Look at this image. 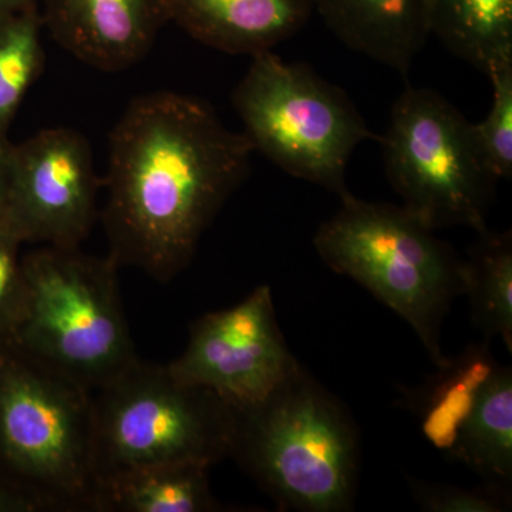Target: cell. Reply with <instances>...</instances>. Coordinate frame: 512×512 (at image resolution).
I'll use <instances>...</instances> for the list:
<instances>
[{
  "mask_svg": "<svg viewBox=\"0 0 512 512\" xmlns=\"http://www.w3.org/2000/svg\"><path fill=\"white\" fill-rule=\"evenodd\" d=\"M42 26L39 6L0 16V141L42 72Z\"/></svg>",
  "mask_w": 512,
  "mask_h": 512,
  "instance_id": "19",
  "label": "cell"
},
{
  "mask_svg": "<svg viewBox=\"0 0 512 512\" xmlns=\"http://www.w3.org/2000/svg\"><path fill=\"white\" fill-rule=\"evenodd\" d=\"M313 9L349 49L400 73L430 37L427 0H312Z\"/></svg>",
  "mask_w": 512,
  "mask_h": 512,
  "instance_id": "13",
  "label": "cell"
},
{
  "mask_svg": "<svg viewBox=\"0 0 512 512\" xmlns=\"http://www.w3.org/2000/svg\"><path fill=\"white\" fill-rule=\"evenodd\" d=\"M493 104L487 119L471 124V136L481 161L495 180L512 175V63L490 76Z\"/></svg>",
  "mask_w": 512,
  "mask_h": 512,
  "instance_id": "20",
  "label": "cell"
},
{
  "mask_svg": "<svg viewBox=\"0 0 512 512\" xmlns=\"http://www.w3.org/2000/svg\"><path fill=\"white\" fill-rule=\"evenodd\" d=\"M299 363L279 328L271 288L261 285L232 308L195 320L184 352L168 367L238 410L264 400Z\"/></svg>",
  "mask_w": 512,
  "mask_h": 512,
  "instance_id": "9",
  "label": "cell"
},
{
  "mask_svg": "<svg viewBox=\"0 0 512 512\" xmlns=\"http://www.w3.org/2000/svg\"><path fill=\"white\" fill-rule=\"evenodd\" d=\"M380 144L387 178L406 210L434 231L487 229L497 180L478 156L471 123L440 93L407 87Z\"/></svg>",
  "mask_w": 512,
  "mask_h": 512,
  "instance_id": "8",
  "label": "cell"
},
{
  "mask_svg": "<svg viewBox=\"0 0 512 512\" xmlns=\"http://www.w3.org/2000/svg\"><path fill=\"white\" fill-rule=\"evenodd\" d=\"M313 238L320 259L406 320L431 362L443 365L441 328L466 295V259L404 207L342 198Z\"/></svg>",
  "mask_w": 512,
  "mask_h": 512,
  "instance_id": "3",
  "label": "cell"
},
{
  "mask_svg": "<svg viewBox=\"0 0 512 512\" xmlns=\"http://www.w3.org/2000/svg\"><path fill=\"white\" fill-rule=\"evenodd\" d=\"M210 470L200 464H160L121 471L97 485L94 511H222L211 490Z\"/></svg>",
  "mask_w": 512,
  "mask_h": 512,
  "instance_id": "15",
  "label": "cell"
},
{
  "mask_svg": "<svg viewBox=\"0 0 512 512\" xmlns=\"http://www.w3.org/2000/svg\"><path fill=\"white\" fill-rule=\"evenodd\" d=\"M43 26L70 55L120 72L147 55L165 23L167 0H39Z\"/></svg>",
  "mask_w": 512,
  "mask_h": 512,
  "instance_id": "11",
  "label": "cell"
},
{
  "mask_svg": "<svg viewBox=\"0 0 512 512\" xmlns=\"http://www.w3.org/2000/svg\"><path fill=\"white\" fill-rule=\"evenodd\" d=\"M229 456L281 510L355 505L360 433L348 407L299 363L261 402L235 409Z\"/></svg>",
  "mask_w": 512,
  "mask_h": 512,
  "instance_id": "2",
  "label": "cell"
},
{
  "mask_svg": "<svg viewBox=\"0 0 512 512\" xmlns=\"http://www.w3.org/2000/svg\"><path fill=\"white\" fill-rule=\"evenodd\" d=\"M235 409L168 365L137 359L93 392V453L103 478L160 464L211 467L231 453Z\"/></svg>",
  "mask_w": 512,
  "mask_h": 512,
  "instance_id": "6",
  "label": "cell"
},
{
  "mask_svg": "<svg viewBox=\"0 0 512 512\" xmlns=\"http://www.w3.org/2000/svg\"><path fill=\"white\" fill-rule=\"evenodd\" d=\"M25 244L6 217H0V343H12L25 298L23 256Z\"/></svg>",
  "mask_w": 512,
  "mask_h": 512,
  "instance_id": "22",
  "label": "cell"
},
{
  "mask_svg": "<svg viewBox=\"0 0 512 512\" xmlns=\"http://www.w3.org/2000/svg\"><path fill=\"white\" fill-rule=\"evenodd\" d=\"M43 511L50 512L39 497L0 474V512Z\"/></svg>",
  "mask_w": 512,
  "mask_h": 512,
  "instance_id": "23",
  "label": "cell"
},
{
  "mask_svg": "<svg viewBox=\"0 0 512 512\" xmlns=\"http://www.w3.org/2000/svg\"><path fill=\"white\" fill-rule=\"evenodd\" d=\"M39 6V0H0V16Z\"/></svg>",
  "mask_w": 512,
  "mask_h": 512,
  "instance_id": "25",
  "label": "cell"
},
{
  "mask_svg": "<svg viewBox=\"0 0 512 512\" xmlns=\"http://www.w3.org/2000/svg\"><path fill=\"white\" fill-rule=\"evenodd\" d=\"M500 363L487 342L467 346L410 393L409 406L420 421L424 437L450 457L460 431Z\"/></svg>",
  "mask_w": 512,
  "mask_h": 512,
  "instance_id": "14",
  "label": "cell"
},
{
  "mask_svg": "<svg viewBox=\"0 0 512 512\" xmlns=\"http://www.w3.org/2000/svg\"><path fill=\"white\" fill-rule=\"evenodd\" d=\"M466 259L471 318L485 340L500 338L512 352V235L478 232Z\"/></svg>",
  "mask_w": 512,
  "mask_h": 512,
  "instance_id": "18",
  "label": "cell"
},
{
  "mask_svg": "<svg viewBox=\"0 0 512 512\" xmlns=\"http://www.w3.org/2000/svg\"><path fill=\"white\" fill-rule=\"evenodd\" d=\"M451 458L461 461L485 483L512 487V372L498 366L460 431Z\"/></svg>",
  "mask_w": 512,
  "mask_h": 512,
  "instance_id": "17",
  "label": "cell"
},
{
  "mask_svg": "<svg viewBox=\"0 0 512 512\" xmlns=\"http://www.w3.org/2000/svg\"><path fill=\"white\" fill-rule=\"evenodd\" d=\"M254 151L204 101L173 92L131 101L110 141L103 221L111 258L174 279L244 183Z\"/></svg>",
  "mask_w": 512,
  "mask_h": 512,
  "instance_id": "1",
  "label": "cell"
},
{
  "mask_svg": "<svg viewBox=\"0 0 512 512\" xmlns=\"http://www.w3.org/2000/svg\"><path fill=\"white\" fill-rule=\"evenodd\" d=\"M170 22L229 55L255 56L291 39L313 13L312 0H167Z\"/></svg>",
  "mask_w": 512,
  "mask_h": 512,
  "instance_id": "12",
  "label": "cell"
},
{
  "mask_svg": "<svg viewBox=\"0 0 512 512\" xmlns=\"http://www.w3.org/2000/svg\"><path fill=\"white\" fill-rule=\"evenodd\" d=\"M0 474L52 511H94L93 392L0 343Z\"/></svg>",
  "mask_w": 512,
  "mask_h": 512,
  "instance_id": "4",
  "label": "cell"
},
{
  "mask_svg": "<svg viewBox=\"0 0 512 512\" xmlns=\"http://www.w3.org/2000/svg\"><path fill=\"white\" fill-rule=\"evenodd\" d=\"M12 177V146L0 141V217H5Z\"/></svg>",
  "mask_w": 512,
  "mask_h": 512,
  "instance_id": "24",
  "label": "cell"
},
{
  "mask_svg": "<svg viewBox=\"0 0 512 512\" xmlns=\"http://www.w3.org/2000/svg\"><path fill=\"white\" fill-rule=\"evenodd\" d=\"M22 264L25 298L13 345L92 392L136 362L110 255L46 245Z\"/></svg>",
  "mask_w": 512,
  "mask_h": 512,
  "instance_id": "5",
  "label": "cell"
},
{
  "mask_svg": "<svg viewBox=\"0 0 512 512\" xmlns=\"http://www.w3.org/2000/svg\"><path fill=\"white\" fill-rule=\"evenodd\" d=\"M409 488L421 510L429 512H503L511 507V490L487 483L461 488L409 477Z\"/></svg>",
  "mask_w": 512,
  "mask_h": 512,
  "instance_id": "21",
  "label": "cell"
},
{
  "mask_svg": "<svg viewBox=\"0 0 512 512\" xmlns=\"http://www.w3.org/2000/svg\"><path fill=\"white\" fill-rule=\"evenodd\" d=\"M232 103L254 150L340 200L350 195L346 167L356 148L367 140L380 143L348 94L271 50L252 56Z\"/></svg>",
  "mask_w": 512,
  "mask_h": 512,
  "instance_id": "7",
  "label": "cell"
},
{
  "mask_svg": "<svg viewBox=\"0 0 512 512\" xmlns=\"http://www.w3.org/2000/svg\"><path fill=\"white\" fill-rule=\"evenodd\" d=\"M92 148L73 128L56 127L12 146L5 217L23 242L74 248L97 215Z\"/></svg>",
  "mask_w": 512,
  "mask_h": 512,
  "instance_id": "10",
  "label": "cell"
},
{
  "mask_svg": "<svg viewBox=\"0 0 512 512\" xmlns=\"http://www.w3.org/2000/svg\"><path fill=\"white\" fill-rule=\"evenodd\" d=\"M430 36L490 76L512 63V0H427Z\"/></svg>",
  "mask_w": 512,
  "mask_h": 512,
  "instance_id": "16",
  "label": "cell"
}]
</instances>
